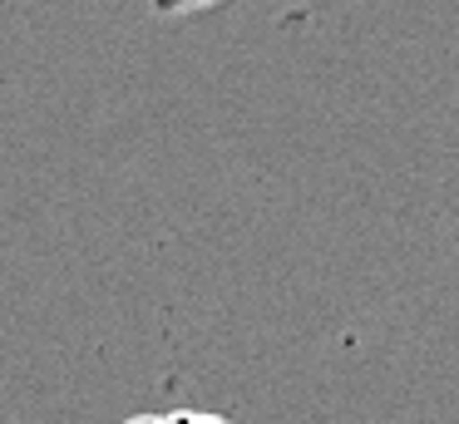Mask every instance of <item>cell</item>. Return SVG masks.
I'll return each mask as SVG.
<instances>
[{"mask_svg": "<svg viewBox=\"0 0 459 424\" xmlns=\"http://www.w3.org/2000/svg\"><path fill=\"white\" fill-rule=\"evenodd\" d=\"M169 424H228L222 414H203V410H173Z\"/></svg>", "mask_w": 459, "mask_h": 424, "instance_id": "2", "label": "cell"}, {"mask_svg": "<svg viewBox=\"0 0 459 424\" xmlns=\"http://www.w3.org/2000/svg\"><path fill=\"white\" fill-rule=\"evenodd\" d=\"M124 424H169V414H134V420H124Z\"/></svg>", "mask_w": 459, "mask_h": 424, "instance_id": "3", "label": "cell"}, {"mask_svg": "<svg viewBox=\"0 0 459 424\" xmlns=\"http://www.w3.org/2000/svg\"><path fill=\"white\" fill-rule=\"evenodd\" d=\"M212 5H228V0H149L153 15H198V10H212Z\"/></svg>", "mask_w": 459, "mask_h": 424, "instance_id": "1", "label": "cell"}]
</instances>
